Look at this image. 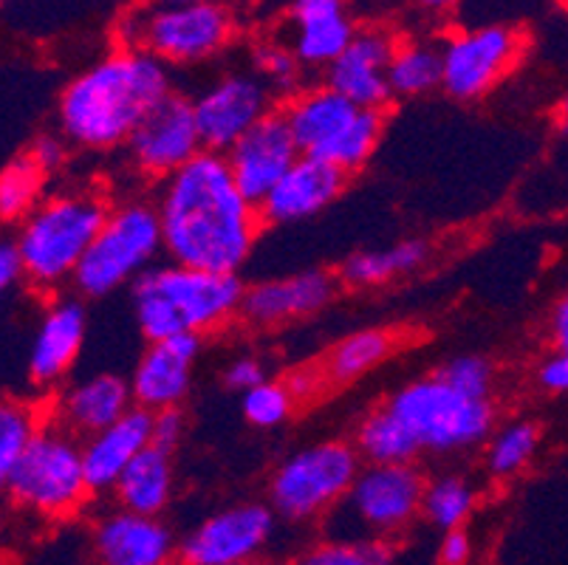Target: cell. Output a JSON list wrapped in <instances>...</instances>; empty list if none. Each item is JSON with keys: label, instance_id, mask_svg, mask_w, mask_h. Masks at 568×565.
<instances>
[{"label": "cell", "instance_id": "cell-1", "mask_svg": "<svg viewBox=\"0 0 568 565\" xmlns=\"http://www.w3.org/2000/svg\"><path fill=\"white\" fill-rule=\"evenodd\" d=\"M153 201L168 261L206 272L237 274L266 224L261 206L235 184L224 155L210 150L164 179Z\"/></svg>", "mask_w": 568, "mask_h": 565}, {"label": "cell", "instance_id": "cell-2", "mask_svg": "<svg viewBox=\"0 0 568 565\" xmlns=\"http://www.w3.org/2000/svg\"><path fill=\"white\" fill-rule=\"evenodd\" d=\"M173 91L162 60L136 49H116L69 80L57 100L60 133L71 148L105 153L125 148L139 124Z\"/></svg>", "mask_w": 568, "mask_h": 565}, {"label": "cell", "instance_id": "cell-3", "mask_svg": "<svg viewBox=\"0 0 568 565\" xmlns=\"http://www.w3.org/2000/svg\"><path fill=\"white\" fill-rule=\"evenodd\" d=\"M244 294L237 274L159 263L131 289L133 320L148 342L204 336L241 317Z\"/></svg>", "mask_w": 568, "mask_h": 565}, {"label": "cell", "instance_id": "cell-4", "mask_svg": "<svg viewBox=\"0 0 568 565\" xmlns=\"http://www.w3.org/2000/svg\"><path fill=\"white\" fill-rule=\"evenodd\" d=\"M111 201L100 190L74 186L57 190L38 204V210L18 224L20 255L26 263V283L38 292H57L74 283L82 258L100 235Z\"/></svg>", "mask_w": 568, "mask_h": 565}, {"label": "cell", "instance_id": "cell-5", "mask_svg": "<svg viewBox=\"0 0 568 565\" xmlns=\"http://www.w3.org/2000/svg\"><path fill=\"white\" fill-rule=\"evenodd\" d=\"M281 113L303 155L334 164L348 175L365 168L385 131L382 111L354 105L325 82L288 97Z\"/></svg>", "mask_w": 568, "mask_h": 565}, {"label": "cell", "instance_id": "cell-6", "mask_svg": "<svg viewBox=\"0 0 568 565\" xmlns=\"http://www.w3.org/2000/svg\"><path fill=\"white\" fill-rule=\"evenodd\" d=\"M119 49L153 54L168 69L199 65L230 49L235 40V14L224 0L187 3V7L131 9L116 23Z\"/></svg>", "mask_w": 568, "mask_h": 565}, {"label": "cell", "instance_id": "cell-7", "mask_svg": "<svg viewBox=\"0 0 568 565\" xmlns=\"http://www.w3.org/2000/svg\"><path fill=\"white\" fill-rule=\"evenodd\" d=\"M162 252L164 235L156 201H122L111 206L100 235L77 269V294L102 300L119 289H133L153 266H159L156 261Z\"/></svg>", "mask_w": 568, "mask_h": 565}, {"label": "cell", "instance_id": "cell-8", "mask_svg": "<svg viewBox=\"0 0 568 565\" xmlns=\"http://www.w3.org/2000/svg\"><path fill=\"white\" fill-rule=\"evenodd\" d=\"M7 495L18 509L43 521H65L85 506L91 484L82 461V438L57 422H45L32 447L3 475Z\"/></svg>", "mask_w": 568, "mask_h": 565}, {"label": "cell", "instance_id": "cell-9", "mask_svg": "<svg viewBox=\"0 0 568 565\" xmlns=\"http://www.w3.org/2000/svg\"><path fill=\"white\" fill-rule=\"evenodd\" d=\"M387 407L410 430L422 453L450 455L487 442L495 424V404L453 391L444 380L422 376L387 398Z\"/></svg>", "mask_w": 568, "mask_h": 565}, {"label": "cell", "instance_id": "cell-10", "mask_svg": "<svg viewBox=\"0 0 568 565\" xmlns=\"http://www.w3.org/2000/svg\"><path fill=\"white\" fill-rule=\"evenodd\" d=\"M425 475L413 464H365L343 504L328 512L339 541H387L422 515Z\"/></svg>", "mask_w": 568, "mask_h": 565}, {"label": "cell", "instance_id": "cell-11", "mask_svg": "<svg viewBox=\"0 0 568 565\" xmlns=\"http://www.w3.org/2000/svg\"><path fill=\"white\" fill-rule=\"evenodd\" d=\"M348 442H317L288 455L268 481V506L286 521H314L337 509L363 470Z\"/></svg>", "mask_w": 568, "mask_h": 565}, {"label": "cell", "instance_id": "cell-12", "mask_svg": "<svg viewBox=\"0 0 568 565\" xmlns=\"http://www.w3.org/2000/svg\"><path fill=\"white\" fill-rule=\"evenodd\" d=\"M524 54V38L513 26H475L450 34L442 43V88L458 102L487 97Z\"/></svg>", "mask_w": 568, "mask_h": 565}, {"label": "cell", "instance_id": "cell-13", "mask_svg": "<svg viewBox=\"0 0 568 565\" xmlns=\"http://www.w3.org/2000/svg\"><path fill=\"white\" fill-rule=\"evenodd\" d=\"M275 93L255 71H230L213 80L193 100L195 122L210 153L235 148L252 128L275 113Z\"/></svg>", "mask_w": 568, "mask_h": 565}, {"label": "cell", "instance_id": "cell-14", "mask_svg": "<svg viewBox=\"0 0 568 565\" xmlns=\"http://www.w3.org/2000/svg\"><path fill=\"white\" fill-rule=\"evenodd\" d=\"M277 512L266 504H235L215 512L179 543L182 565H252L275 535Z\"/></svg>", "mask_w": 568, "mask_h": 565}, {"label": "cell", "instance_id": "cell-15", "mask_svg": "<svg viewBox=\"0 0 568 565\" xmlns=\"http://www.w3.org/2000/svg\"><path fill=\"white\" fill-rule=\"evenodd\" d=\"M125 150L128 162L144 179L164 181L187 168L206 150L199 122H195L193 100L182 93H170L168 100L139 124Z\"/></svg>", "mask_w": 568, "mask_h": 565}, {"label": "cell", "instance_id": "cell-16", "mask_svg": "<svg viewBox=\"0 0 568 565\" xmlns=\"http://www.w3.org/2000/svg\"><path fill=\"white\" fill-rule=\"evenodd\" d=\"M301 155L303 153L294 142L292 131H288L286 119L281 111H275L257 128H252L235 148L226 150L224 159L232 170V179L241 186V193L252 204L263 206V201L272 195V190L281 184L283 175L297 164Z\"/></svg>", "mask_w": 568, "mask_h": 565}, {"label": "cell", "instance_id": "cell-17", "mask_svg": "<svg viewBox=\"0 0 568 565\" xmlns=\"http://www.w3.org/2000/svg\"><path fill=\"white\" fill-rule=\"evenodd\" d=\"M396 43L399 40H394L390 31L379 29V26H365L356 31L348 49L323 71L325 85L343 93L345 100L365 111H382L394 100L387 69H390Z\"/></svg>", "mask_w": 568, "mask_h": 565}, {"label": "cell", "instance_id": "cell-18", "mask_svg": "<svg viewBox=\"0 0 568 565\" xmlns=\"http://www.w3.org/2000/svg\"><path fill=\"white\" fill-rule=\"evenodd\" d=\"M334 294H337V280L323 269L261 280L246 289L241 320L255 329H277V325L312 317L323 311L332 303Z\"/></svg>", "mask_w": 568, "mask_h": 565}, {"label": "cell", "instance_id": "cell-19", "mask_svg": "<svg viewBox=\"0 0 568 565\" xmlns=\"http://www.w3.org/2000/svg\"><path fill=\"white\" fill-rule=\"evenodd\" d=\"M88 334V311L77 297H57L43 311L26 354V376L40 391L57 387L80 360Z\"/></svg>", "mask_w": 568, "mask_h": 565}, {"label": "cell", "instance_id": "cell-20", "mask_svg": "<svg viewBox=\"0 0 568 565\" xmlns=\"http://www.w3.org/2000/svg\"><path fill=\"white\" fill-rule=\"evenodd\" d=\"M201 354V336H173L148 342L131 376L133 404L151 413L179 411L193 385V365Z\"/></svg>", "mask_w": 568, "mask_h": 565}, {"label": "cell", "instance_id": "cell-21", "mask_svg": "<svg viewBox=\"0 0 568 565\" xmlns=\"http://www.w3.org/2000/svg\"><path fill=\"white\" fill-rule=\"evenodd\" d=\"M100 565H170L179 543L162 517L116 509L97 521L91 532Z\"/></svg>", "mask_w": 568, "mask_h": 565}, {"label": "cell", "instance_id": "cell-22", "mask_svg": "<svg viewBox=\"0 0 568 565\" xmlns=\"http://www.w3.org/2000/svg\"><path fill=\"white\" fill-rule=\"evenodd\" d=\"M292 51L303 69L325 71L351 46L359 26L348 12V0H292Z\"/></svg>", "mask_w": 568, "mask_h": 565}, {"label": "cell", "instance_id": "cell-23", "mask_svg": "<svg viewBox=\"0 0 568 565\" xmlns=\"http://www.w3.org/2000/svg\"><path fill=\"white\" fill-rule=\"evenodd\" d=\"M348 173L325 164L312 155H301L297 164L283 175L281 184L263 201L261 212L266 224H301L332 206L345 190Z\"/></svg>", "mask_w": 568, "mask_h": 565}, {"label": "cell", "instance_id": "cell-24", "mask_svg": "<svg viewBox=\"0 0 568 565\" xmlns=\"http://www.w3.org/2000/svg\"><path fill=\"white\" fill-rule=\"evenodd\" d=\"M153 424H156V413L133 407L111 427L82 442V461H85L91 492H113L128 466L153 444Z\"/></svg>", "mask_w": 568, "mask_h": 565}, {"label": "cell", "instance_id": "cell-25", "mask_svg": "<svg viewBox=\"0 0 568 565\" xmlns=\"http://www.w3.org/2000/svg\"><path fill=\"white\" fill-rule=\"evenodd\" d=\"M133 404L131 382L116 373H94L88 380L74 382L57 398V424L77 438H91L100 430L131 413Z\"/></svg>", "mask_w": 568, "mask_h": 565}, {"label": "cell", "instance_id": "cell-26", "mask_svg": "<svg viewBox=\"0 0 568 565\" xmlns=\"http://www.w3.org/2000/svg\"><path fill=\"white\" fill-rule=\"evenodd\" d=\"M173 453L151 444L116 481L113 497H116L119 509L162 517L173 497Z\"/></svg>", "mask_w": 568, "mask_h": 565}, {"label": "cell", "instance_id": "cell-27", "mask_svg": "<svg viewBox=\"0 0 568 565\" xmlns=\"http://www.w3.org/2000/svg\"><path fill=\"white\" fill-rule=\"evenodd\" d=\"M430 246L425 241H402L394 246L382 249H365V252H354L339 266V280L356 289H371L390 283L396 278L416 272L418 266H425Z\"/></svg>", "mask_w": 568, "mask_h": 565}, {"label": "cell", "instance_id": "cell-28", "mask_svg": "<svg viewBox=\"0 0 568 565\" xmlns=\"http://www.w3.org/2000/svg\"><path fill=\"white\" fill-rule=\"evenodd\" d=\"M354 447L359 450L365 464H413L422 455L410 430L399 422L387 404L371 411L356 427Z\"/></svg>", "mask_w": 568, "mask_h": 565}, {"label": "cell", "instance_id": "cell-29", "mask_svg": "<svg viewBox=\"0 0 568 565\" xmlns=\"http://www.w3.org/2000/svg\"><path fill=\"white\" fill-rule=\"evenodd\" d=\"M444 60L442 46L425 43V40H399L390 69H387V82L394 97H425V93L442 88Z\"/></svg>", "mask_w": 568, "mask_h": 565}, {"label": "cell", "instance_id": "cell-30", "mask_svg": "<svg viewBox=\"0 0 568 565\" xmlns=\"http://www.w3.org/2000/svg\"><path fill=\"white\" fill-rule=\"evenodd\" d=\"M396 336L385 329H363L339 340L325 356V380L354 382L368 371L379 367L394 354Z\"/></svg>", "mask_w": 568, "mask_h": 565}, {"label": "cell", "instance_id": "cell-31", "mask_svg": "<svg viewBox=\"0 0 568 565\" xmlns=\"http://www.w3.org/2000/svg\"><path fill=\"white\" fill-rule=\"evenodd\" d=\"M45 179L49 175L32 162V155L20 153L9 159L0 170V215L7 224H20L23 218L38 210L45 199Z\"/></svg>", "mask_w": 568, "mask_h": 565}, {"label": "cell", "instance_id": "cell-32", "mask_svg": "<svg viewBox=\"0 0 568 565\" xmlns=\"http://www.w3.org/2000/svg\"><path fill=\"white\" fill-rule=\"evenodd\" d=\"M475 504H478V490L467 478H462V475H438L436 481H427L422 515L442 532H456L469 521Z\"/></svg>", "mask_w": 568, "mask_h": 565}, {"label": "cell", "instance_id": "cell-33", "mask_svg": "<svg viewBox=\"0 0 568 565\" xmlns=\"http://www.w3.org/2000/svg\"><path fill=\"white\" fill-rule=\"evenodd\" d=\"M537 444H540V427L529 418H518V422H509L495 430L487 444L489 475H495V478L518 475L535 458Z\"/></svg>", "mask_w": 568, "mask_h": 565}, {"label": "cell", "instance_id": "cell-34", "mask_svg": "<svg viewBox=\"0 0 568 565\" xmlns=\"http://www.w3.org/2000/svg\"><path fill=\"white\" fill-rule=\"evenodd\" d=\"M45 427L43 416L34 404L23 398H7L0 407V478L23 458L32 447L40 430Z\"/></svg>", "mask_w": 568, "mask_h": 565}, {"label": "cell", "instance_id": "cell-35", "mask_svg": "<svg viewBox=\"0 0 568 565\" xmlns=\"http://www.w3.org/2000/svg\"><path fill=\"white\" fill-rule=\"evenodd\" d=\"M252 71L268 85L275 97H294L303 91V62L292 51V46L283 43H261L252 51Z\"/></svg>", "mask_w": 568, "mask_h": 565}, {"label": "cell", "instance_id": "cell-36", "mask_svg": "<svg viewBox=\"0 0 568 565\" xmlns=\"http://www.w3.org/2000/svg\"><path fill=\"white\" fill-rule=\"evenodd\" d=\"M394 548L387 541H323L308 548L297 565H390Z\"/></svg>", "mask_w": 568, "mask_h": 565}, {"label": "cell", "instance_id": "cell-37", "mask_svg": "<svg viewBox=\"0 0 568 565\" xmlns=\"http://www.w3.org/2000/svg\"><path fill=\"white\" fill-rule=\"evenodd\" d=\"M294 404H297V396L292 393L288 382L266 380L263 385L252 387L250 393H244L241 411H244L246 422H250L252 427L272 430V427H281L283 422L292 418Z\"/></svg>", "mask_w": 568, "mask_h": 565}, {"label": "cell", "instance_id": "cell-38", "mask_svg": "<svg viewBox=\"0 0 568 565\" xmlns=\"http://www.w3.org/2000/svg\"><path fill=\"white\" fill-rule=\"evenodd\" d=\"M438 380H444L453 391L473 398H489L495 391V367L493 362L478 354H462L444 362L436 371Z\"/></svg>", "mask_w": 568, "mask_h": 565}, {"label": "cell", "instance_id": "cell-39", "mask_svg": "<svg viewBox=\"0 0 568 565\" xmlns=\"http://www.w3.org/2000/svg\"><path fill=\"white\" fill-rule=\"evenodd\" d=\"M26 153L32 155V162L38 164L45 175H51L63 168L65 159H69V139H65L63 133H60V137H57V133H43V137L34 139L32 148L26 150Z\"/></svg>", "mask_w": 568, "mask_h": 565}, {"label": "cell", "instance_id": "cell-40", "mask_svg": "<svg viewBox=\"0 0 568 565\" xmlns=\"http://www.w3.org/2000/svg\"><path fill=\"white\" fill-rule=\"evenodd\" d=\"M266 380V367H263V362L255 360V356H237V360H232L230 365L224 367V385L230 387V391L250 393L252 387L263 385Z\"/></svg>", "mask_w": 568, "mask_h": 565}, {"label": "cell", "instance_id": "cell-41", "mask_svg": "<svg viewBox=\"0 0 568 565\" xmlns=\"http://www.w3.org/2000/svg\"><path fill=\"white\" fill-rule=\"evenodd\" d=\"M473 559V537L456 528V532H444L438 543V565H469Z\"/></svg>", "mask_w": 568, "mask_h": 565}, {"label": "cell", "instance_id": "cell-42", "mask_svg": "<svg viewBox=\"0 0 568 565\" xmlns=\"http://www.w3.org/2000/svg\"><path fill=\"white\" fill-rule=\"evenodd\" d=\"M546 336H549L551 354H568V289L551 305Z\"/></svg>", "mask_w": 568, "mask_h": 565}, {"label": "cell", "instance_id": "cell-43", "mask_svg": "<svg viewBox=\"0 0 568 565\" xmlns=\"http://www.w3.org/2000/svg\"><path fill=\"white\" fill-rule=\"evenodd\" d=\"M537 382L549 393H568V354H549L537 367Z\"/></svg>", "mask_w": 568, "mask_h": 565}, {"label": "cell", "instance_id": "cell-44", "mask_svg": "<svg viewBox=\"0 0 568 565\" xmlns=\"http://www.w3.org/2000/svg\"><path fill=\"white\" fill-rule=\"evenodd\" d=\"M26 280V263L23 255H20L18 243L14 238H7L0 243V286L12 289Z\"/></svg>", "mask_w": 568, "mask_h": 565}, {"label": "cell", "instance_id": "cell-45", "mask_svg": "<svg viewBox=\"0 0 568 565\" xmlns=\"http://www.w3.org/2000/svg\"><path fill=\"white\" fill-rule=\"evenodd\" d=\"M184 435V416L182 411H164L156 413V424H153V444L170 450L173 453L179 447Z\"/></svg>", "mask_w": 568, "mask_h": 565}, {"label": "cell", "instance_id": "cell-46", "mask_svg": "<svg viewBox=\"0 0 568 565\" xmlns=\"http://www.w3.org/2000/svg\"><path fill=\"white\" fill-rule=\"evenodd\" d=\"M320 380H325V373H294V376H288V387L297 398H306L317 391Z\"/></svg>", "mask_w": 568, "mask_h": 565}, {"label": "cell", "instance_id": "cell-47", "mask_svg": "<svg viewBox=\"0 0 568 565\" xmlns=\"http://www.w3.org/2000/svg\"><path fill=\"white\" fill-rule=\"evenodd\" d=\"M422 12H430V14H444L450 12L453 7H456L458 0H413Z\"/></svg>", "mask_w": 568, "mask_h": 565}, {"label": "cell", "instance_id": "cell-48", "mask_svg": "<svg viewBox=\"0 0 568 565\" xmlns=\"http://www.w3.org/2000/svg\"><path fill=\"white\" fill-rule=\"evenodd\" d=\"M151 7H187V3H206V0H144Z\"/></svg>", "mask_w": 568, "mask_h": 565}, {"label": "cell", "instance_id": "cell-49", "mask_svg": "<svg viewBox=\"0 0 568 565\" xmlns=\"http://www.w3.org/2000/svg\"><path fill=\"white\" fill-rule=\"evenodd\" d=\"M562 128H568V93L566 100H562Z\"/></svg>", "mask_w": 568, "mask_h": 565}, {"label": "cell", "instance_id": "cell-50", "mask_svg": "<svg viewBox=\"0 0 568 565\" xmlns=\"http://www.w3.org/2000/svg\"><path fill=\"white\" fill-rule=\"evenodd\" d=\"M562 3H566V7H568V0H562Z\"/></svg>", "mask_w": 568, "mask_h": 565}, {"label": "cell", "instance_id": "cell-51", "mask_svg": "<svg viewBox=\"0 0 568 565\" xmlns=\"http://www.w3.org/2000/svg\"><path fill=\"white\" fill-rule=\"evenodd\" d=\"M170 565H175V563H170Z\"/></svg>", "mask_w": 568, "mask_h": 565}]
</instances>
